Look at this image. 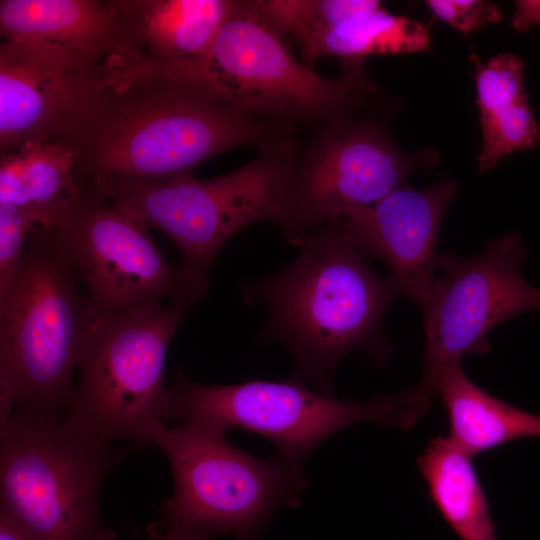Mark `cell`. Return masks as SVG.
<instances>
[{
	"label": "cell",
	"mask_w": 540,
	"mask_h": 540,
	"mask_svg": "<svg viewBox=\"0 0 540 540\" xmlns=\"http://www.w3.org/2000/svg\"><path fill=\"white\" fill-rule=\"evenodd\" d=\"M167 456L173 492L160 512L164 524L259 540L281 508L300 504L303 466L276 453L260 458L233 445L206 423H153L147 432Z\"/></svg>",
	"instance_id": "cell-8"
},
{
	"label": "cell",
	"mask_w": 540,
	"mask_h": 540,
	"mask_svg": "<svg viewBox=\"0 0 540 540\" xmlns=\"http://www.w3.org/2000/svg\"><path fill=\"white\" fill-rule=\"evenodd\" d=\"M78 279L57 227L33 226L0 295V422L15 411L70 409L94 321Z\"/></svg>",
	"instance_id": "cell-3"
},
{
	"label": "cell",
	"mask_w": 540,
	"mask_h": 540,
	"mask_svg": "<svg viewBox=\"0 0 540 540\" xmlns=\"http://www.w3.org/2000/svg\"><path fill=\"white\" fill-rule=\"evenodd\" d=\"M298 147L297 138L266 145L250 162L208 179L98 175L83 186L163 232L180 251L182 267L208 280L215 257L234 234L257 221L279 224Z\"/></svg>",
	"instance_id": "cell-4"
},
{
	"label": "cell",
	"mask_w": 540,
	"mask_h": 540,
	"mask_svg": "<svg viewBox=\"0 0 540 540\" xmlns=\"http://www.w3.org/2000/svg\"><path fill=\"white\" fill-rule=\"evenodd\" d=\"M476 103L480 113L512 103L527 93L524 91V64L511 53L499 54L483 65L475 54Z\"/></svg>",
	"instance_id": "cell-22"
},
{
	"label": "cell",
	"mask_w": 540,
	"mask_h": 540,
	"mask_svg": "<svg viewBox=\"0 0 540 540\" xmlns=\"http://www.w3.org/2000/svg\"><path fill=\"white\" fill-rule=\"evenodd\" d=\"M110 58L39 42L0 45L1 155L56 138L101 86Z\"/></svg>",
	"instance_id": "cell-13"
},
{
	"label": "cell",
	"mask_w": 540,
	"mask_h": 540,
	"mask_svg": "<svg viewBox=\"0 0 540 540\" xmlns=\"http://www.w3.org/2000/svg\"><path fill=\"white\" fill-rule=\"evenodd\" d=\"M432 398L416 384L399 393L354 402L292 378L207 385L178 369L166 386L160 419L167 425L196 421L225 432L250 431L272 442L277 455L303 466L322 442L352 425L372 422L411 428L428 412Z\"/></svg>",
	"instance_id": "cell-7"
},
{
	"label": "cell",
	"mask_w": 540,
	"mask_h": 540,
	"mask_svg": "<svg viewBox=\"0 0 540 540\" xmlns=\"http://www.w3.org/2000/svg\"><path fill=\"white\" fill-rule=\"evenodd\" d=\"M196 304L169 300L93 321L69 411L111 441L148 444L160 420L168 345Z\"/></svg>",
	"instance_id": "cell-9"
},
{
	"label": "cell",
	"mask_w": 540,
	"mask_h": 540,
	"mask_svg": "<svg viewBox=\"0 0 540 540\" xmlns=\"http://www.w3.org/2000/svg\"><path fill=\"white\" fill-rule=\"evenodd\" d=\"M56 227L94 320L169 300L197 305L207 292L208 280L165 259L147 226L88 188Z\"/></svg>",
	"instance_id": "cell-10"
},
{
	"label": "cell",
	"mask_w": 540,
	"mask_h": 540,
	"mask_svg": "<svg viewBox=\"0 0 540 540\" xmlns=\"http://www.w3.org/2000/svg\"><path fill=\"white\" fill-rule=\"evenodd\" d=\"M4 40L39 42L116 56L110 11L98 0H1Z\"/></svg>",
	"instance_id": "cell-16"
},
{
	"label": "cell",
	"mask_w": 540,
	"mask_h": 540,
	"mask_svg": "<svg viewBox=\"0 0 540 540\" xmlns=\"http://www.w3.org/2000/svg\"><path fill=\"white\" fill-rule=\"evenodd\" d=\"M483 147L479 155L481 173L492 170L505 155L528 150L540 143V126L532 115L528 95L492 111L480 113Z\"/></svg>",
	"instance_id": "cell-21"
},
{
	"label": "cell",
	"mask_w": 540,
	"mask_h": 540,
	"mask_svg": "<svg viewBox=\"0 0 540 540\" xmlns=\"http://www.w3.org/2000/svg\"><path fill=\"white\" fill-rule=\"evenodd\" d=\"M446 410L449 437L474 457L508 442L540 436V416L492 396L465 374L461 361L451 364L435 387Z\"/></svg>",
	"instance_id": "cell-18"
},
{
	"label": "cell",
	"mask_w": 540,
	"mask_h": 540,
	"mask_svg": "<svg viewBox=\"0 0 540 540\" xmlns=\"http://www.w3.org/2000/svg\"><path fill=\"white\" fill-rule=\"evenodd\" d=\"M327 78L297 60L257 0H234L208 51L189 67L242 111L311 131L354 119L376 93L364 60Z\"/></svg>",
	"instance_id": "cell-5"
},
{
	"label": "cell",
	"mask_w": 540,
	"mask_h": 540,
	"mask_svg": "<svg viewBox=\"0 0 540 540\" xmlns=\"http://www.w3.org/2000/svg\"><path fill=\"white\" fill-rule=\"evenodd\" d=\"M311 132L299 143L278 224L294 245L308 231L381 200L425 158L406 155L372 118Z\"/></svg>",
	"instance_id": "cell-12"
},
{
	"label": "cell",
	"mask_w": 540,
	"mask_h": 540,
	"mask_svg": "<svg viewBox=\"0 0 540 540\" xmlns=\"http://www.w3.org/2000/svg\"><path fill=\"white\" fill-rule=\"evenodd\" d=\"M512 25L520 31H525L532 25H540V0L517 1Z\"/></svg>",
	"instance_id": "cell-26"
},
{
	"label": "cell",
	"mask_w": 540,
	"mask_h": 540,
	"mask_svg": "<svg viewBox=\"0 0 540 540\" xmlns=\"http://www.w3.org/2000/svg\"><path fill=\"white\" fill-rule=\"evenodd\" d=\"M295 138L294 129L237 108L187 66L137 68L109 60L101 86L51 141L71 150L82 186L98 175L191 174L219 153Z\"/></svg>",
	"instance_id": "cell-1"
},
{
	"label": "cell",
	"mask_w": 540,
	"mask_h": 540,
	"mask_svg": "<svg viewBox=\"0 0 540 540\" xmlns=\"http://www.w3.org/2000/svg\"><path fill=\"white\" fill-rule=\"evenodd\" d=\"M472 458L449 436H438L426 444L417 465L430 499L460 540H498Z\"/></svg>",
	"instance_id": "cell-20"
},
{
	"label": "cell",
	"mask_w": 540,
	"mask_h": 540,
	"mask_svg": "<svg viewBox=\"0 0 540 540\" xmlns=\"http://www.w3.org/2000/svg\"><path fill=\"white\" fill-rule=\"evenodd\" d=\"M234 0H105L119 64L168 69L199 61Z\"/></svg>",
	"instance_id": "cell-15"
},
{
	"label": "cell",
	"mask_w": 540,
	"mask_h": 540,
	"mask_svg": "<svg viewBox=\"0 0 540 540\" xmlns=\"http://www.w3.org/2000/svg\"><path fill=\"white\" fill-rule=\"evenodd\" d=\"M82 193L71 150L56 141L1 155L0 201L26 211L36 225L56 226Z\"/></svg>",
	"instance_id": "cell-17"
},
{
	"label": "cell",
	"mask_w": 540,
	"mask_h": 540,
	"mask_svg": "<svg viewBox=\"0 0 540 540\" xmlns=\"http://www.w3.org/2000/svg\"><path fill=\"white\" fill-rule=\"evenodd\" d=\"M125 454L69 410L15 411L0 422V505L35 540H89L101 484Z\"/></svg>",
	"instance_id": "cell-6"
},
{
	"label": "cell",
	"mask_w": 540,
	"mask_h": 540,
	"mask_svg": "<svg viewBox=\"0 0 540 540\" xmlns=\"http://www.w3.org/2000/svg\"><path fill=\"white\" fill-rule=\"evenodd\" d=\"M456 190L453 180L424 190L405 183L376 203L338 220L350 243L368 260H382L403 296L421 309L436 278L440 228Z\"/></svg>",
	"instance_id": "cell-14"
},
{
	"label": "cell",
	"mask_w": 540,
	"mask_h": 540,
	"mask_svg": "<svg viewBox=\"0 0 540 540\" xmlns=\"http://www.w3.org/2000/svg\"><path fill=\"white\" fill-rule=\"evenodd\" d=\"M298 256L279 272L248 280L246 303L262 304L267 321L260 341L292 354V379L332 395L334 372L355 350L374 352L388 306L403 296L389 276L376 273L346 238L338 220L305 233Z\"/></svg>",
	"instance_id": "cell-2"
},
{
	"label": "cell",
	"mask_w": 540,
	"mask_h": 540,
	"mask_svg": "<svg viewBox=\"0 0 540 540\" xmlns=\"http://www.w3.org/2000/svg\"><path fill=\"white\" fill-rule=\"evenodd\" d=\"M527 251L519 232L487 242L471 256L438 255L424 315L423 372L417 383L435 397L442 373L466 354H485L487 335L502 322L540 310V288L521 272Z\"/></svg>",
	"instance_id": "cell-11"
},
{
	"label": "cell",
	"mask_w": 540,
	"mask_h": 540,
	"mask_svg": "<svg viewBox=\"0 0 540 540\" xmlns=\"http://www.w3.org/2000/svg\"><path fill=\"white\" fill-rule=\"evenodd\" d=\"M0 540H35L31 533L0 505Z\"/></svg>",
	"instance_id": "cell-27"
},
{
	"label": "cell",
	"mask_w": 540,
	"mask_h": 540,
	"mask_svg": "<svg viewBox=\"0 0 540 540\" xmlns=\"http://www.w3.org/2000/svg\"><path fill=\"white\" fill-rule=\"evenodd\" d=\"M293 39L308 66L329 56L365 60L368 55L421 52L430 46L426 26L389 13L377 0H364L356 13L336 26L307 30Z\"/></svg>",
	"instance_id": "cell-19"
},
{
	"label": "cell",
	"mask_w": 540,
	"mask_h": 540,
	"mask_svg": "<svg viewBox=\"0 0 540 540\" xmlns=\"http://www.w3.org/2000/svg\"><path fill=\"white\" fill-rule=\"evenodd\" d=\"M165 525V530L158 531L150 540H211L216 537L208 531L186 528L173 525ZM89 540H118L116 535L109 529L99 527Z\"/></svg>",
	"instance_id": "cell-25"
},
{
	"label": "cell",
	"mask_w": 540,
	"mask_h": 540,
	"mask_svg": "<svg viewBox=\"0 0 540 540\" xmlns=\"http://www.w3.org/2000/svg\"><path fill=\"white\" fill-rule=\"evenodd\" d=\"M35 225L26 211L0 201V295L6 292L18 273L27 236Z\"/></svg>",
	"instance_id": "cell-23"
},
{
	"label": "cell",
	"mask_w": 540,
	"mask_h": 540,
	"mask_svg": "<svg viewBox=\"0 0 540 540\" xmlns=\"http://www.w3.org/2000/svg\"><path fill=\"white\" fill-rule=\"evenodd\" d=\"M427 5L437 18L463 33L500 20L497 8L484 1L429 0Z\"/></svg>",
	"instance_id": "cell-24"
}]
</instances>
